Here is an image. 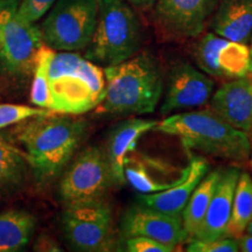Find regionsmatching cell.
<instances>
[{"instance_id": "cell-1", "label": "cell", "mask_w": 252, "mask_h": 252, "mask_svg": "<svg viewBox=\"0 0 252 252\" xmlns=\"http://www.w3.org/2000/svg\"><path fill=\"white\" fill-rule=\"evenodd\" d=\"M88 123L72 115L50 112L18 127L30 169L39 186L52 184L64 171L86 137Z\"/></svg>"}, {"instance_id": "cell-2", "label": "cell", "mask_w": 252, "mask_h": 252, "mask_svg": "<svg viewBox=\"0 0 252 252\" xmlns=\"http://www.w3.org/2000/svg\"><path fill=\"white\" fill-rule=\"evenodd\" d=\"M105 94L96 111L110 116H143L156 111L163 91L159 62L149 52L106 65Z\"/></svg>"}, {"instance_id": "cell-3", "label": "cell", "mask_w": 252, "mask_h": 252, "mask_svg": "<svg viewBox=\"0 0 252 252\" xmlns=\"http://www.w3.org/2000/svg\"><path fill=\"white\" fill-rule=\"evenodd\" d=\"M49 110L80 116L94 110L105 94L104 69L74 52L54 50L48 68Z\"/></svg>"}, {"instance_id": "cell-4", "label": "cell", "mask_w": 252, "mask_h": 252, "mask_svg": "<svg viewBox=\"0 0 252 252\" xmlns=\"http://www.w3.org/2000/svg\"><path fill=\"white\" fill-rule=\"evenodd\" d=\"M156 130L174 135L187 149L235 162L249 161L248 132L238 130L212 110L176 113L158 123Z\"/></svg>"}, {"instance_id": "cell-5", "label": "cell", "mask_w": 252, "mask_h": 252, "mask_svg": "<svg viewBox=\"0 0 252 252\" xmlns=\"http://www.w3.org/2000/svg\"><path fill=\"white\" fill-rule=\"evenodd\" d=\"M141 45L139 19L124 0H99L98 18L86 58L100 64H118L138 53Z\"/></svg>"}, {"instance_id": "cell-6", "label": "cell", "mask_w": 252, "mask_h": 252, "mask_svg": "<svg viewBox=\"0 0 252 252\" xmlns=\"http://www.w3.org/2000/svg\"><path fill=\"white\" fill-rule=\"evenodd\" d=\"M20 0H0V71L23 80L33 74L45 45L41 28L18 13Z\"/></svg>"}, {"instance_id": "cell-7", "label": "cell", "mask_w": 252, "mask_h": 252, "mask_svg": "<svg viewBox=\"0 0 252 252\" xmlns=\"http://www.w3.org/2000/svg\"><path fill=\"white\" fill-rule=\"evenodd\" d=\"M99 0H56L41 25L46 46L56 52H77L93 40Z\"/></svg>"}, {"instance_id": "cell-8", "label": "cell", "mask_w": 252, "mask_h": 252, "mask_svg": "<svg viewBox=\"0 0 252 252\" xmlns=\"http://www.w3.org/2000/svg\"><path fill=\"white\" fill-rule=\"evenodd\" d=\"M113 184L105 150L89 146L71 159L62 172L59 196L64 206L100 200Z\"/></svg>"}, {"instance_id": "cell-9", "label": "cell", "mask_w": 252, "mask_h": 252, "mask_svg": "<svg viewBox=\"0 0 252 252\" xmlns=\"http://www.w3.org/2000/svg\"><path fill=\"white\" fill-rule=\"evenodd\" d=\"M61 224L65 239L75 250L104 252L112 249V209L104 198L64 206Z\"/></svg>"}, {"instance_id": "cell-10", "label": "cell", "mask_w": 252, "mask_h": 252, "mask_svg": "<svg viewBox=\"0 0 252 252\" xmlns=\"http://www.w3.org/2000/svg\"><path fill=\"white\" fill-rule=\"evenodd\" d=\"M193 56L197 67L212 77L234 80L250 75L251 53L247 43L207 33L194 45Z\"/></svg>"}, {"instance_id": "cell-11", "label": "cell", "mask_w": 252, "mask_h": 252, "mask_svg": "<svg viewBox=\"0 0 252 252\" xmlns=\"http://www.w3.org/2000/svg\"><path fill=\"white\" fill-rule=\"evenodd\" d=\"M217 4L219 0H157L154 20L165 36L191 39L204 31Z\"/></svg>"}, {"instance_id": "cell-12", "label": "cell", "mask_w": 252, "mask_h": 252, "mask_svg": "<svg viewBox=\"0 0 252 252\" xmlns=\"http://www.w3.org/2000/svg\"><path fill=\"white\" fill-rule=\"evenodd\" d=\"M166 89L165 100L160 108L162 115L206 105L215 89V83L209 75L190 63L179 61L169 71Z\"/></svg>"}, {"instance_id": "cell-13", "label": "cell", "mask_w": 252, "mask_h": 252, "mask_svg": "<svg viewBox=\"0 0 252 252\" xmlns=\"http://www.w3.org/2000/svg\"><path fill=\"white\" fill-rule=\"evenodd\" d=\"M121 235L123 238L149 237L174 249L187 239L181 215L159 212L139 202L123 216Z\"/></svg>"}, {"instance_id": "cell-14", "label": "cell", "mask_w": 252, "mask_h": 252, "mask_svg": "<svg viewBox=\"0 0 252 252\" xmlns=\"http://www.w3.org/2000/svg\"><path fill=\"white\" fill-rule=\"evenodd\" d=\"M187 168H179L147 154L132 152L124 165V178L137 193L156 194L179 184Z\"/></svg>"}, {"instance_id": "cell-15", "label": "cell", "mask_w": 252, "mask_h": 252, "mask_svg": "<svg viewBox=\"0 0 252 252\" xmlns=\"http://www.w3.org/2000/svg\"><path fill=\"white\" fill-rule=\"evenodd\" d=\"M210 110L238 130L252 128V76L225 82L210 97Z\"/></svg>"}, {"instance_id": "cell-16", "label": "cell", "mask_w": 252, "mask_h": 252, "mask_svg": "<svg viewBox=\"0 0 252 252\" xmlns=\"http://www.w3.org/2000/svg\"><path fill=\"white\" fill-rule=\"evenodd\" d=\"M239 174L241 171L237 167L222 169L220 182L208 207L206 216L200 228L189 241H212L225 237Z\"/></svg>"}, {"instance_id": "cell-17", "label": "cell", "mask_w": 252, "mask_h": 252, "mask_svg": "<svg viewBox=\"0 0 252 252\" xmlns=\"http://www.w3.org/2000/svg\"><path fill=\"white\" fill-rule=\"evenodd\" d=\"M186 168L184 179L179 184L156 194L138 195V202L159 212L181 215L194 189L209 171V163L206 158L196 157L190 160Z\"/></svg>"}, {"instance_id": "cell-18", "label": "cell", "mask_w": 252, "mask_h": 252, "mask_svg": "<svg viewBox=\"0 0 252 252\" xmlns=\"http://www.w3.org/2000/svg\"><path fill=\"white\" fill-rule=\"evenodd\" d=\"M158 125L157 121L143 118H128L115 126L110 132L106 143V157L111 168L115 185L122 186L125 182V160L137 147L138 140L143 134Z\"/></svg>"}, {"instance_id": "cell-19", "label": "cell", "mask_w": 252, "mask_h": 252, "mask_svg": "<svg viewBox=\"0 0 252 252\" xmlns=\"http://www.w3.org/2000/svg\"><path fill=\"white\" fill-rule=\"evenodd\" d=\"M212 28L217 35L248 45L252 37V0H219Z\"/></svg>"}, {"instance_id": "cell-20", "label": "cell", "mask_w": 252, "mask_h": 252, "mask_svg": "<svg viewBox=\"0 0 252 252\" xmlns=\"http://www.w3.org/2000/svg\"><path fill=\"white\" fill-rule=\"evenodd\" d=\"M36 219L24 210L0 213V252L20 251L30 243Z\"/></svg>"}, {"instance_id": "cell-21", "label": "cell", "mask_w": 252, "mask_h": 252, "mask_svg": "<svg viewBox=\"0 0 252 252\" xmlns=\"http://www.w3.org/2000/svg\"><path fill=\"white\" fill-rule=\"evenodd\" d=\"M28 165L26 156L15 145L0 134V195H12L26 182Z\"/></svg>"}, {"instance_id": "cell-22", "label": "cell", "mask_w": 252, "mask_h": 252, "mask_svg": "<svg viewBox=\"0 0 252 252\" xmlns=\"http://www.w3.org/2000/svg\"><path fill=\"white\" fill-rule=\"evenodd\" d=\"M220 174H222V169H215V171L207 173L189 197L188 203L186 204L184 212L181 214L182 224L187 234V239L193 237L197 229L200 228L210 201L216 191Z\"/></svg>"}, {"instance_id": "cell-23", "label": "cell", "mask_w": 252, "mask_h": 252, "mask_svg": "<svg viewBox=\"0 0 252 252\" xmlns=\"http://www.w3.org/2000/svg\"><path fill=\"white\" fill-rule=\"evenodd\" d=\"M252 220V178L247 172H241L232 201L231 216L226 236L238 238L245 234Z\"/></svg>"}, {"instance_id": "cell-24", "label": "cell", "mask_w": 252, "mask_h": 252, "mask_svg": "<svg viewBox=\"0 0 252 252\" xmlns=\"http://www.w3.org/2000/svg\"><path fill=\"white\" fill-rule=\"evenodd\" d=\"M53 52L50 47L43 45L37 54L35 67L33 71V81L31 87V102L37 108L48 109L50 105L48 68Z\"/></svg>"}, {"instance_id": "cell-25", "label": "cell", "mask_w": 252, "mask_h": 252, "mask_svg": "<svg viewBox=\"0 0 252 252\" xmlns=\"http://www.w3.org/2000/svg\"><path fill=\"white\" fill-rule=\"evenodd\" d=\"M52 111L48 109L32 108L21 104H0V130L7 126L20 124L28 119L48 115Z\"/></svg>"}, {"instance_id": "cell-26", "label": "cell", "mask_w": 252, "mask_h": 252, "mask_svg": "<svg viewBox=\"0 0 252 252\" xmlns=\"http://www.w3.org/2000/svg\"><path fill=\"white\" fill-rule=\"evenodd\" d=\"M186 251L188 252H237L239 245L237 238L225 237L212 239V241H198L194 239L188 244Z\"/></svg>"}, {"instance_id": "cell-27", "label": "cell", "mask_w": 252, "mask_h": 252, "mask_svg": "<svg viewBox=\"0 0 252 252\" xmlns=\"http://www.w3.org/2000/svg\"><path fill=\"white\" fill-rule=\"evenodd\" d=\"M56 0H20L18 13L24 20L35 24L48 13Z\"/></svg>"}, {"instance_id": "cell-28", "label": "cell", "mask_w": 252, "mask_h": 252, "mask_svg": "<svg viewBox=\"0 0 252 252\" xmlns=\"http://www.w3.org/2000/svg\"><path fill=\"white\" fill-rule=\"evenodd\" d=\"M125 251L128 252H173L174 248L160 243L156 239L137 236L125 238Z\"/></svg>"}, {"instance_id": "cell-29", "label": "cell", "mask_w": 252, "mask_h": 252, "mask_svg": "<svg viewBox=\"0 0 252 252\" xmlns=\"http://www.w3.org/2000/svg\"><path fill=\"white\" fill-rule=\"evenodd\" d=\"M35 251H62L58 243H55L48 236H41L34 245Z\"/></svg>"}, {"instance_id": "cell-30", "label": "cell", "mask_w": 252, "mask_h": 252, "mask_svg": "<svg viewBox=\"0 0 252 252\" xmlns=\"http://www.w3.org/2000/svg\"><path fill=\"white\" fill-rule=\"evenodd\" d=\"M239 251L243 252H252V235L250 234H243L241 237L237 238Z\"/></svg>"}, {"instance_id": "cell-31", "label": "cell", "mask_w": 252, "mask_h": 252, "mask_svg": "<svg viewBox=\"0 0 252 252\" xmlns=\"http://www.w3.org/2000/svg\"><path fill=\"white\" fill-rule=\"evenodd\" d=\"M125 1L135 8L141 9V11H147V9L153 7L157 0H125Z\"/></svg>"}, {"instance_id": "cell-32", "label": "cell", "mask_w": 252, "mask_h": 252, "mask_svg": "<svg viewBox=\"0 0 252 252\" xmlns=\"http://www.w3.org/2000/svg\"><path fill=\"white\" fill-rule=\"evenodd\" d=\"M249 140H250V158H249V163H250V168L252 169V128L248 132Z\"/></svg>"}, {"instance_id": "cell-33", "label": "cell", "mask_w": 252, "mask_h": 252, "mask_svg": "<svg viewBox=\"0 0 252 252\" xmlns=\"http://www.w3.org/2000/svg\"><path fill=\"white\" fill-rule=\"evenodd\" d=\"M250 53H251V65H250V75L252 76V37H251V41H250Z\"/></svg>"}, {"instance_id": "cell-34", "label": "cell", "mask_w": 252, "mask_h": 252, "mask_svg": "<svg viewBox=\"0 0 252 252\" xmlns=\"http://www.w3.org/2000/svg\"><path fill=\"white\" fill-rule=\"evenodd\" d=\"M247 234H250V235H252V220H251V222H250V224L248 225V228H247Z\"/></svg>"}]
</instances>
